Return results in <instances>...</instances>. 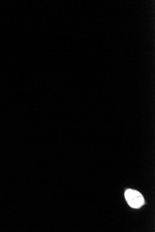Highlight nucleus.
I'll use <instances>...</instances> for the list:
<instances>
[{
	"label": "nucleus",
	"instance_id": "1",
	"mask_svg": "<svg viewBox=\"0 0 155 232\" xmlns=\"http://www.w3.org/2000/svg\"><path fill=\"white\" fill-rule=\"evenodd\" d=\"M125 199L130 207L138 209L144 204L145 201L143 196L137 190L129 189L125 194Z\"/></svg>",
	"mask_w": 155,
	"mask_h": 232
}]
</instances>
